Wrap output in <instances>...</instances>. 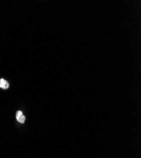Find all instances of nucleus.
<instances>
[{"label": "nucleus", "instance_id": "1", "mask_svg": "<svg viewBox=\"0 0 141 158\" xmlns=\"http://www.w3.org/2000/svg\"><path fill=\"white\" fill-rule=\"evenodd\" d=\"M16 118L17 121L20 123H24L25 121V116L23 115L22 111H17L16 113Z\"/></svg>", "mask_w": 141, "mask_h": 158}, {"label": "nucleus", "instance_id": "2", "mask_svg": "<svg viewBox=\"0 0 141 158\" xmlns=\"http://www.w3.org/2000/svg\"><path fill=\"white\" fill-rule=\"evenodd\" d=\"M10 85L8 81L5 80L4 78L0 79V88H2L3 89H8Z\"/></svg>", "mask_w": 141, "mask_h": 158}]
</instances>
